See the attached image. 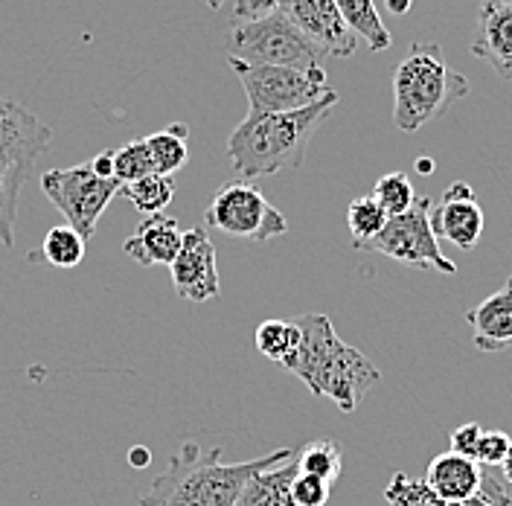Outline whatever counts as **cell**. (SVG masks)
<instances>
[{"label": "cell", "mask_w": 512, "mask_h": 506, "mask_svg": "<svg viewBox=\"0 0 512 506\" xmlns=\"http://www.w3.org/2000/svg\"><path fill=\"white\" fill-rule=\"evenodd\" d=\"M512 437H507L504 431H483L478 443V454H475V463L483 469H501L507 451H510Z\"/></svg>", "instance_id": "obj_31"}, {"label": "cell", "mask_w": 512, "mask_h": 506, "mask_svg": "<svg viewBox=\"0 0 512 506\" xmlns=\"http://www.w3.org/2000/svg\"><path fill=\"white\" fill-rule=\"evenodd\" d=\"M431 207H434V198H416V204L405 216L387 219L382 233L376 239L358 245L355 251L382 253L408 268H422V271L434 268L443 274H457V265L440 251V242L431 230V222H428Z\"/></svg>", "instance_id": "obj_9"}, {"label": "cell", "mask_w": 512, "mask_h": 506, "mask_svg": "<svg viewBox=\"0 0 512 506\" xmlns=\"http://www.w3.org/2000/svg\"><path fill=\"white\" fill-rule=\"evenodd\" d=\"M297 475V466H294V457L286 460V463H277L265 472H256L236 506H297L294 498H291V480Z\"/></svg>", "instance_id": "obj_18"}, {"label": "cell", "mask_w": 512, "mask_h": 506, "mask_svg": "<svg viewBox=\"0 0 512 506\" xmlns=\"http://www.w3.org/2000/svg\"><path fill=\"white\" fill-rule=\"evenodd\" d=\"M120 192L134 204V210L143 219H149V216H160L172 204V198H175V178L155 172V175H146L143 181L128 184Z\"/></svg>", "instance_id": "obj_22"}, {"label": "cell", "mask_w": 512, "mask_h": 506, "mask_svg": "<svg viewBox=\"0 0 512 506\" xmlns=\"http://www.w3.org/2000/svg\"><path fill=\"white\" fill-rule=\"evenodd\" d=\"M291 498L297 506H326V501L332 498V486L320 477L297 472L291 480Z\"/></svg>", "instance_id": "obj_30"}, {"label": "cell", "mask_w": 512, "mask_h": 506, "mask_svg": "<svg viewBox=\"0 0 512 506\" xmlns=\"http://www.w3.org/2000/svg\"><path fill=\"white\" fill-rule=\"evenodd\" d=\"M175 294L190 303H204L222 294L219 265H216V245L207 233V227L184 230L181 251L169 265Z\"/></svg>", "instance_id": "obj_11"}, {"label": "cell", "mask_w": 512, "mask_h": 506, "mask_svg": "<svg viewBox=\"0 0 512 506\" xmlns=\"http://www.w3.org/2000/svg\"><path fill=\"white\" fill-rule=\"evenodd\" d=\"M280 9L286 12L288 21L309 41H315L326 56L350 59L355 53L358 38L344 24L335 0H286Z\"/></svg>", "instance_id": "obj_12"}, {"label": "cell", "mask_w": 512, "mask_h": 506, "mask_svg": "<svg viewBox=\"0 0 512 506\" xmlns=\"http://www.w3.org/2000/svg\"><path fill=\"white\" fill-rule=\"evenodd\" d=\"M146 143H149V152H152V160H155V172L175 175L190 158V126L172 123L158 134L146 137Z\"/></svg>", "instance_id": "obj_20"}, {"label": "cell", "mask_w": 512, "mask_h": 506, "mask_svg": "<svg viewBox=\"0 0 512 506\" xmlns=\"http://www.w3.org/2000/svg\"><path fill=\"white\" fill-rule=\"evenodd\" d=\"M466 94L469 79L448 67L443 47L434 41H416L393 73V126L419 131Z\"/></svg>", "instance_id": "obj_4"}, {"label": "cell", "mask_w": 512, "mask_h": 506, "mask_svg": "<svg viewBox=\"0 0 512 506\" xmlns=\"http://www.w3.org/2000/svg\"><path fill=\"white\" fill-rule=\"evenodd\" d=\"M294 457V448H277L248 463H224L222 448L184 443L140 495V506H236L245 483L277 463Z\"/></svg>", "instance_id": "obj_1"}, {"label": "cell", "mask_w": 512, "mask_h": 506, "mask_svg": "<svg viewBox=\"0 0 512 506\" xmlns=\"http://www.w3.org/2000/svg\"><path fill=\"white\" fill-rule=\"evenodd\" d=\"M501 475L507 483H512V443H510V451H507V457H504V463H501Z\"/></svg>", "instance_id": "obj_37"}, {"label": "cell", "mask_w": 512, "mask_h": 506, "mask_svg": "<svg viewBox=\"0 0 512 506\" xmlns=\"http://www.w3.org/2000/svg\"><path fill=\"white\" fill-rule=\"evenodd\" d=\"M286 0H236L233 6V24H248V21H259L271 12H277Z\"/></svg>", "instance_id": "obj_33"}, {"label": "cell", "mask_w": 512, "mask_h": 506, "mask_svg": "<svg viewBox=\"0 0 512 506\" xmlns=\"http://www.w3.org/2000/svg\"><path fill=\"white\" fill-rule=\"evenodd\" d=\"M91 169H94L99 178H114V160H111V152H102L91 160Z\"/></svg>", "instance_id": "obj_34"}, {"label": "cell", "mask_w": 512, "mask_h": 506, "mask_svg": "<svg viewBox=\"0 0 512 506\" xmlns=\"http://www.w3.org/2000/svg\"><path fill=\"white\" fill-rule=\"evenodd\" d=\"M123 190L114 178H99L91 163L70 166V169H50L41 175V192L50 198V204L67 219L85 242L94 236L96 224L108 210L111 198Z\"/></svg>", "instance_id": "obj_8"}, {"label": "cell", "mask_w": 512, "mask_h": 506, "mask_svg": "<svg viewBox=\"0 0 512 506\" xmlns=\"http://www.w3.org/2000/svg\"><path fill=\"white\" fill-rule=\"evenodd\" d=\"M431 230L440 239L451 242L454 248L460 251H475V245L483 236V210L475 198H440L434 207H431Z\"/></svg>", "instance_id": "obj_15"}, {"label": "cell", "mask_w": 512, "mask_h": 506, "mask_svg": "<svg viewBox=\"0 0 512 506\" xmlns=\"http://www.w3.org/2000/svg\"><path fill=\"white\" fill-rule=\"evenodd\" d=\"M227 53L230 59H239L245 64L288 67V70H303V73L323 70V62H326V53L288 21L283 9L259 21L233 24Z\"/></svg>", "instance_id": "obj_6"}, {"label": "cell", "mask_w": 512, "mask_h": 506, "mask_svg": "<svg viewBox=\"0 0 512 506\" xmlns=\"http://www.w3.org/2000/svg\"><path fill=\"white\" fill-rule=\"evenodd\" d=\"M300 341L286 367L315 396L332 399L344 413H352L358 402L382 381L379 367L350 344H344L326 315H303L294 320Z\"/></svg>", "instance_id": "obj_3"}, {"label": "cell", "mask_w": 512, "mask_h": 506, "mask_svg": "<svg viewBox=\"0 0 512 506\" xmlns=\"http://www.w3.org/2000/svg\"><path fill=\"white\" fill-rule=\"evenodd\" d=\"M181 239H184L181 224L160 213V216L143 219L134 227V233L123 242V251L143 268H152V265L169 268L181 251Z\"/></svg>", "instance_id": "obj_14"}, {"label": "cell", "mask_w": 512, "mask_h": 506, "mask_svg": "<svg viewBox=\"0 0 512 506\" xmlns=\"http://www.w3.org/2000/svg\"><path fill=\"white\" fill-rule=\"evenodd\" d=\"M480 437H483V428H480L478 422H466V425L454 428V431H451V437H448V443H451V454H460V457H466V460H475Z\"/></svg>", "instance_id": "obj_32"}, {"label": "cell", "mask_w": 512, "mask_h": 506, "mask_svg": "<svg viewBox=\"0 0 512 506\" xmlns=\"http://www.w3.org/2000/svg\"><path fill=\"white\" fill-rule=\"evenodd\" d=\"M85 239L73 230V227H53L47 230L44 242H41V256L53 265V268H76L85 259Z\"/></svg>", "instance_id": "obj_25"}, {"label": "cell", "mask_w": 512, "mask_h": 506, "mask_svg": "<svg viewBox=\"0 0 512 506\" xmlns=\"http://www.w3.org/2000/svg\"><path fill=\"white\" fill-rule=\"evenodd\" d=\"M338 94H329L312 102L309 108L288 114H251L233 128L227 137V158L233 163L239 181H259L280 172L300 169L306 149L320 123L332 114Z\"/></svg>", "instance_id": "obj_2"}, {"label": "cell", "mask_w": 512, "mask_h": 506, "mask_svg": "<svg viewBox=\"0 0 512 506\" xmlns=\"http://www.w3.org/2000/svg\"><path fill=\"white\" fill-rule=\"evenodd\" d=\"M384 498L390 506H448L428 483L425 477H408L405 472H396L393 480L384 489Z\"/></svg>", "instance_id": "obj_28"}, {"label": "cell", "mask_w": 512, "mask_h": 506, "mask_svg": "<svg viewBox=\"0 0 512 506\" xmlns=\"http://www.w3.org/2000/svg\"><path fill=\"white\" fill-rule=\"evenodd\" d=\"M387 224V213L379 207V201L373 195H358L347 207V227L352 233V248L376 239Z\"/></svg>", "instance_id": "obj_26"}, {"label": "cell", "mask_w": 512, "mask_h": 506, "mask_svg": "<svg viewBox=\"0 0 512 506\" xmlns=\"http://www.w3.org/2000/svg\"><path fill=\"white\" fill-rule=\"evenodd\" d=\"M411 6H414V0H387V9H390L393 15H408Z\"/></svg>", "instance_id": "obj_36"}, {"label": "cell", "mask_w": 512, "mask_h": 506, "mask_svg": "<svg viewBox=\"0 0 512 506\" xmlns=\"http://www.w3.org/2000/svg\"><path fill=\"white\" fill-rule=\"evenodd\" d=\"M128 463H131L134 469H146V466L152 463V451H149V448H143V445H134V448H131V454H128Z\"/></svg>", "instance_id": "obj_35"}, {"label": "cell", "mask_w": 512, "mask_h": 506, "mask_svg": "<svg viewBox=\"0 0 512 506\" xmlns=\"http://www.w3.org/2000/svg\"><path fill=\"white\" fill-rule=\"evenodd\" d=\"M480 469L475 460H466L460 454H440L431 460L428 472H425V483L446 501V504H457V501H466L472 498L480 489Z\"/></svg>", "instance_id": "obj_17"}, {"label": "cell", "mask_w": 512, "mask_h": 506, "mask_svg": "<svg viewBox=\"0 0 512 506\" xmlns=\"http://www.w3.org/2000/svg\"><path fill=\"white\" fill-rule=\"evenodd\" d=\"M416 169H419L422 175H431V172H434V160L422 158V160H419V163H416Z\"/></svg>", "instance_id": "obj_38"}, {"label": "cell", "mask_w": 512, "mask_h": 506, "mask_svg": "<svg viewBox=\"0 0 512 506\" xmlns=\"http://www.w3.org/2000/svg\"><path fill=\"white\" fill-rule=\"evenodd\" d=\"M53 146V128L30 108L0 96V245H15L18 201L38 158Z\"/></svg>", "instance_id": "obj_5"}, {"label": "cell", "mask_w": 512, "mask_h": 506, "mask_svg": "<svg viewBox=\"0 0 512 506\" xmlns=\"http://www.w3.org/2000/svg\"><path fill=\"white\" fill-rule=\"evenodd\" d=\"M373 198L379 201V207L387 213V219H396V216H405L414 207L419 195L414 192V184H411V178L405 172H387L376 181Z\"/></svg>", "instance_id": "obj_27"}, {"label": "cell", "mask_w": 512, "mask_h": 506, "mask_svg": "<svg viewBox=\"0 0 512 506\" xmlns=\"http://www.w3.org/2000/svg\"><path fill=\"white\" fill-rule=\"evenodd\" d=\"M472 56L483 59L501 79L512 82V0L480 6Z\"/></svg>", "instance_id": "obj_13"}, {"label": "cell", "mask_w": 512, "mask_h": 506, "mask_svg": "<svg viewBox=\"0 0 512 506\" xmlns=\"http://www.w3.org/2000/svg\"><path fill=\"white\" fill-rule=\"evenodd\" d=\"M230 70L239 76L251 114H288L309 108L329 94L332 88L326 85V70H288V67H265V64H245L239 59H230Z\"/></svg>", "instance_id": "obj_7"}, {"label": "cell", "mask_w": 512, "mask_h": 506, "mask_svg": "<svg viewBox=\"0 0 512 506\" xmlns=\"http://www.w3.org/2000/svg\"><path fill=\"white\" fill-rule=\"evenodd\" d=\"M294 466L300 475L320 477L332 486L344 469V448L335 440H312L294 454Z\"/></svg>", "instance_id": "obj_21"}, {"label": "cell", "mask_w": 512, "mask_h": 506, "mask_svg": "<svg viewBox=\"0 0 512 506\" xmlns=\"http://www.w3.org/2000/svg\"><path fill=\"white\" fill-rule=\"evenodd\" d=\"M483 3H495V0H483Z\"/></svg>", "instance_id": "obj_40"}, {"label": "cell", "mask_w": 512, "mask_h": 506, "mask_svg": "<svg viewBox=\"0 0 512 506\" xmlns=\"http://www.w3.org/2000/svg\"><path fill=\"white\" fill-rule=\"evenodd\" d=\"M335 6H338V12H341V18L350 27L352 35L364 38L370 53L390 50L393 38H390V30L384 27L382 15H379L373 0H335Z\"/></svg>", "instance_id": "obj_19"}, {"label": "cell", "mask_w": 512, "mask_h": 506, "mask_svg": "<svg viewBox=\"0 0 512 506\" xmlns=\"http://www.w3.org/2000/svg\"><path fill=\"white\" fill-rule=\"evenodd\" d=\"M483 469V466H480ZM448 506H512V495L507 492V486L498 480L495 469H483V477H480V489L466 498V501H457V504Z\"/></svg>", "instance_id": "obj_29"}, {"label": "cell", "mask_w": 512, "mask_h": 506, "mask_svg": "<svg viewBox=\"0 0 512 506\" xmlns=\"http://www.w3.org/2000/svg\"><path fill=\"white\" fill-rule=\"evenodd\" d=\"M469 326L475 332V347L480 352H504L512 347V277L498 288L492 297H486L469 315Z\"/></svg>", "instance_id": "obj_16"}, {"label": "cell", "mask_w": 512, "mask_h": 506, "mask_svg": "<svg viewBox=\"0 0 512 506\" xmlns=\"http://www.w3.org/2000/svg\"><path fill=\"white\" fill-rule=\"evenodd\" d=\"M297 341H300V329L294 320H265L256 326V349L268 361L286 364L297 349Z\"/></svg>", "instance_id": "obj_23"}, {"label": "cell", "mask_w": 512, "mask_h": 506, "mask_svg": "<svg viewBox=\"0 0 512 506\" xmlns=\"http://www.w3.org/2000/svg\"><path fill=\"white\" fill-rule=\"evenodd\" d=\"M204 3H207L210 9H222L224 6V0H204Z\"/></svg>", "instance_id": "obj_39"}, {"label": "cell", "mask_w": 512, "mask_h": 506, "mask_svg": "<svg viewBox=\"0 0 512 506\" xmlns=\"http://www.w3.org/2000/svg\"><path fill=\"white\" fill-rule=\"evenodd\" d=\"M111 160H114V181L120 187H128L134 181H143L146 175H155V160H152L146 137L128 140L126 146L111 152Z\"/></svg>", "instance_id": "obj_24"}, {"label": "cell", "mask_w": 512, "mask_h": 506, "mask_svg": "<svg viewBox=\"0 0 512 506\" xmlns=\"http://www.w3.org/2000/svg\"><path fill=\"white\" fill-rule=\"evenodd\" d=\"M204 222L227 236L236 239H254V242H271L277 236H286V216L265 201V195L248 181H230L213 195Z\"/></svg>", "instance_id": "obj_10"}]
</instances>
